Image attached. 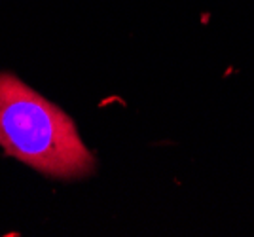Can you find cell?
<instances>
[{
  "instance_id": "cell-1",
  "label": "cell",
  "mask_w": 254,
  "mask_h": 237,
  "mask_svg": "<svg viewBox=\"0 0 254 237\" xmlns=\"http://www.w3.org/2000/svg\"><path fill=\"white\" fill-rule=\"evenodd\" d=\"M0 146L55 178H78L95 169L74 121L48 99L8 72H0Z\"/></svg>"
}]
</instances>
